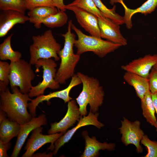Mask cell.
Returning <instances> with one entry per match:
<instances>
[{
    "mask_svg": "<svg viewBox=\"0 0 157 157\" xmlns=\"http://www.w3.org/2000/svg\"><path fill=\"white\" fill-rule=\"evenodd\" d=\"M8 88L0 91V109L5 112L8 118L20 125L30 121L34 117L28 113V101L32 99L28 94H23L17 87Z\"/></svg>",
    "mask_w": 157,
    "mask_h": 157,
    "instance_id": "6da1fadb",
    "label": "cell"
},
{
    "mask_svg": "<svg viewBox=\"0 0 157 157\" xmlns=\"http://www.w3.org/2000/svg\"><path fill=\"white\" fill-rule=\"evenodd\" d=\"M77 74L83 85L82 89L76 99L81 117L87 113V106L89 104L90 112L96 113L103 103L105 93L99 81L80 72Z\"/></svg>",
    "mask_w": 157,
    "mask_h": 157,
    "instance_id": "7a4b0ae2",
    "label": "cell"
},
{
    "mask_svg": "<svg viewBox=\"0 0 157 157\" xmlns=\"http://www.w3.org/2000/svg\"><path fill=\"white\" fill-rule=\"evenodd\" d=\"M72 23V20H70L67 32L61 35L64 38V44L58 53L61 61L55 78V81L61 84H65L66 81L75 74V68L80 58V55L74 51L76 36L71 32Z\"/></svg>",
    "mask_w": 157,
    "mask_h": 157,
    "instance_id": "3957f363",
    "label": "cell"
},
{
    "mask_svg": "<svg viewBox=\"0 0 157 157\" xmlns=\"http://www.w3.org/2000/svg\"><path fill=\"white\" fill-rule=\"evenodd\" d=\"M32 39L33 43L29 48V63L31 65H35L40 59L52 58L56 61L60 59L58 53L61 46L57 42L51 30L45 31L41 35H33Z\"/></svg>",
    "mask_w": 157,
    "mask_h": 157,
    "instance_id": "277c9868",
    "label": "cell"
},
{
    "mask_svg": "<svg viewBox=\"0 0 157 157\" xmlns=\"http://www.w3.org/2000/svg\"><path fill=\"white\" fill-rule=\"evenodd\" d=\"M71 28L78 37V39L75 41L74 46L77 48L76 53L79 55L87 52L91 51L99 57L103 58L122 46L108 40H103L101 38L87 35L73 23Z\"/></svg>",
    "mask_w": 157,
    "mask_h": 157,
    "instance_id": "5b68a950",
    "label": "cell"
},
{
    "mask_svg": "<svg viewBox=\"0 0 157 157\" xmlns=\"http://www.w3.org/2000/svg\"><path fill=\"white\" fill-rule=\"evenodd\" d=\"M10 72L9 76L11 88L15 87L19 88L23 94H28L32 87V81L35 77L31 65L24 59L10 64Z\"/></svg>",
    "mask_w": 157,
    "mask_h": 157,
    "instance_id": "8992f818",
    "label": "cell"
},
{
    "mask_svg": "<svg viewBox=\"0 0 157 157\" xmlns=\"http://www.w3.org/2000/svg\"><path fill=\"white\" fill-rule=\"evenodd\" d=\"M55 61L51 58L40 59L37 61L35 66L37 70L41 67L42 68L43 79L37 85L32 87L28 93L30 98L43 94L47 88L55 90L60 88V84L55 80L57 71V64Z\"/></svg>",
    "mask_w": 157,
    "mask_h": 157,
    "instance_id": "52a82bcc",
    "label": "cell"
},
{
    "mask_svg": "<svg viewBox=\"0 0 157 157\" xmlns=\"http://www.w3.org/2000/svg\"><path fill=\"white\" fill-rule=\"evenodd\" d=\"M121 122V126L119 129L122 135V142L126 146L134 145L138 153H142L143 149L140 143L144 133L140 128V122L137 120L132 122L123 117Z\"/></svg>",
    "mask_w": 157,
    "mask_h": 157,
    "instance_id": "ba28073f",
    "label": "cell"
},
{
    "mask_svg": "<svg viewBox=\"0 0 157 157\" xmlns=\"http://www.w3.org/2000/svg\"><path fill=\"white\" fill-rule=\"evenodd\" d=\"M43 128L42 126L38 127L32 131L31 134L28 139L24 149L25 153L22 157H31L34 153L45 144L51 143L47 150H53L55 142L64 133L62 132L54 134L43 135L42 134Z\"/></svg>",
    "mask_w": 157,
    "mask_h": 157,
    "instance_id": "9c48e42d",
    "label": "cell"
},
{
    "mask_svg": "<svg viewBox=\"0 0 157 157\" xmlns=\"http://www.w3.org/2000/svg\"><path fill=\"white\" fill-rule=\"evenodd\" d=\"M82 83L81 81L76 74H75L71 78L70 82L68 86L65 88L58 91L50 92L46 95L41 94L36 97L31 99V102L28 103V108L30 113L33 117L36 116V110L38 104L42 102L49 100L53 98H59L63 100L66 103L72 99L69 96V93L72 89L74 87Z\"/></svg>",
    "mask_w": 157,
    "mask_h": 157,
    "instance_id": "30bf717a",
    "label": "cell"
},
{
    "mask_svg": "<svg viewBox=\"0 0 157 157\" xmlns=\"http://www.w3.org/2000/svg\"><path fill=\"white\" fill-rule=\"evenodd\" d=\"M67 103V110L65 115L59 122L50 124V128L47 131L48 134L60 132L65 133L82 117L76 100L72 99Z\"/></svg>",
    "mask_w": 157,
    "mask_h": 157,
    "instance_id": "8fae6325",
    "label": "cell"
},
{
    "mask_svg": "<svg viewBox=\"0 0 157 157\" xmlns=\"http://www.w3.org/2000/svg\"><path fill=\"white\" fill-rule=\"evenodd\" d=\"M98 113H93L90 111L88 115L81 117L76 125L65 133L54 142L53 154L55 156L60 148L71 139L77 130L82 127L90 125L94 126L99 129L104 126V124L98 120Z\"/></svg>",
    "mask_w": 157,
    "mask_h": 157,
    "instance_id": "7c38bea8",
    "label": "cell"
},
{
    "mask_svg": "<svg viewBox=\"0 0 157 157\" xmlns=\"http://www.w3.org/2000/svg\"><path fill=\"white\" fill-rule=\"evenodd\" d=\"M65 8L72 11L78 23L91 35L101 38L98 17L79 7L65 5Z\"/></svg>",
    "mask_w": 157,
    "mask_h": 157,
    "instance_id": "4fadbf2b",
    "label": "cell"
},
{
    "mask_svg": "<svg viewBox=\"0 0 157 157\" xmlns=\"http://www.w3.org/2000/svg\"><path fill=\"white\" fill-rule=\"evenodd\" d=\"M157 63V54H148L122 65L121 68L126 72H133L148 78L150 70Z\"/></svg>",
    "mask_w": 157,
    "mask_h": 157,
    "instance_id": "5bb4252c",
    "label": "cell"
},
{
    "mask_svg": "<svg viewBox=\"0 0 157 157\" xmlns=\"http://www.w3.org/2000/svg\"><path fill=\"white\" fill-rule=\"evenodd\" d=\"M98 19L101 38L122 46L127 44V40L121 33L119 25L106 17Z\"/></svg>",
    "mask_w": 157,
    "mask_h": 157,
    "instance_id": "9a60e30c",
    "label": "cell"
},
{
    "mask_svg": "<svg viewBox=\"0 0 157 157\" xmlns=\"http://www.w3.org/2000/svg\"><path fill=\"white\" fill-rule=\"evenodd\" d=\"M47 124L46 115L43 113L38 117H33L30 121L21 125L20 130L10 156L18 157L29 134L35 128L42 126L46 125Z\"/></svg>",
    "mask_w": 157,
    "mask_h": 157,
    "instance_id": "2e32d148",
    "label": "cell"
},
{
    "mask_svg": "<svg viewBox=\"0 0 157 157\" xmlns=\"http://www.w3.org/2000/svg\"><path fill=\"white\" fill-rule=\"evenodd\" d=\"M28 16L13 10L2 11L0 14V37L5 36L17 24H24L29 21Z\"/></svg>",
    "mask_w": 157,
    "mask_h": 157,
    "instance_id": "e0dca14e",
    "label": "cell"
},
{
    "mask_svg": "<svg viewBox=\"0 0 157 157\" xmlns=\"http://www.w3.org/2000/svg\"><path fill=\"white\" fill-rule=\"evenodd\" d=\"M82 135L85 140V147L81 157H97L99 156L100 150H107L110 151L115 149V143L100 142L97 140L96 137H90L86 130L82 131Z\"/></svg>",
    "mask_w": 157,
    "mask_h": 157,
    "instance_id": "ac0fdd59",
    "label": "cell"
},
{
    "mask_svg": "<svg viewBox=\"0 0 157 157\" xmlns=\"http://www.w3.org/2000/svg\"><path fill=\"white\" fill-rule=\"evenodd\" d=\"M123 78L127 83L134 88L137 96L140 100L143 99L146 93L150 91L148 78L128 72H125Z\"/></svg>",
    "mask_w": 157,
    "mask_h": 157,
    "instance_id": "d6986e66",
    "label": "cell"
},
{
    "mask_svg": "<svg viewBox=\"0 0 157 157\" xmlns=\"http://www.w3.org/2000/svg\"><path fill=\"white\" fill-rule=\"evenodd\" d=\"M121 4L124 9V15L123 16L124 24L129 29L132 27L131 18L135 14L140 13L146 15L154 12L157 7V0H147L139 7L134 9L128 8L123 2Z\"/></svg>",
    "mask_w": 157,
    "mask_h": 157,
    "instance_id": "ffe728a7",
    "label": "cell"
},
{
    "mask_svg": "<svg viewBox=\"0 0 157 157\" xmlns=\"http://www.w3.org/2000/svg\"><path fill=\"white\" fill-rule=\"evenodd\" d=\"M58 9L55 6H42L29 10L28 13L29 22L37 28L41 27L42 21L49 16L57 13Z\"/></svg>",
    "mask_w": 157,
    "mask_h": 157,
    "instance_id": "44dd1931",
    "label": "cell"
},
{
    "mask_svg": "<svg viewBox=\"0 0 157 157\" xmlns=\"http://www.w3.org/2000/svg\"><path fill=\"white\" fill-rule=\"evenodd\" d=\"M21 125L7 117L0 123V140L8 142L13 138L17 137Z\"/></svg>",
    "mask_w": 157,
    "mask_h": 157,
    "instance_id": "7402d4cb",
    "label": "cell"
},
{
    "mask_svg": "<svg viewBox=\"0 0 157 157\" xmlns=\"http://www.w3.org/2000/svg\"><path fill=\"white\" fill-rule=\"evenodd\" d=\"M140 100L141 106L143 117L147 122L155 127L157 119L155 115V108L150 91L147 92L143 99Z\"/></svg>",
    "mask_w": 157,
    "mask_h": 157,
    "instance_id": "603a6c76",
    "label": "cell"
},
{
    "mask_svg": "<svg viewBox=\"0 0 157 157\" xmlns=\"http://www.w3.org/2000/svg\"><path fill=\"white\" fill-rule=\"evenodd\" d=\"M12 33L5 39L0 44V59L1 60H9L10 62L17 61L22 56L21 53L12 49L11 44Z\"/></svg>",
    "mask_w": 157,
    "mask_h": 157,
    "instance_id": "cb8c5ba5",
    "label": "cell"
},
{
    "mask_svg": "<svg viewBox=\"0 0 157 157\" xmlns=\"http://www.w3.org/2000/svg\"><path fill=\"white\" fill-rule=\"evenodd\" d=\"M68 18L65 11L58 9L57 13L47 18L42 21V23L51 28L61 27L67 23Z\"/></svg>",
    "mask_w": 157,
    "mask_h": 157,
    "instance_id": "d4e9b609",
    "label": "cell"
},
{
    "mask_svg": "<svg viewBox=\"0 0 157 157\" xmlns=\"http://www.w3.org/2000/svg\"><path fill=\"white\" fill-rule=\"evenodd\" d=\"M96 7L106 17L112 20L119 25L124 24L123 17L115 12L116 6L114 5L112 9L108 8L101 0H93Z\"/></svg>",
    "mask_w": 157,
    "mask_h": 157,
    "instance_id": "484cf974",
    "label": "cell"
},
{
    "mask_svg": "<svg viewBox=\"0 0 157 157\" xmlns=\"http://www.w3.org/2000/svg\"><path fill=\"white\" fill-rule=\"evenodd\" d=\"M67 5L81 8L94 15L98 18L104 19L106 17L96 7L93 0H75Z\"/></svg>",
    "mask_w": 157,
    "mask_h": 157,
    "instance_id": "4316f807",
    "label": "cell"
},
{
    "mask_svg": "<svg viewBox=\"0 0 157 157\" xmlns=\"http://www.w3.org/2000/svg\"><path fill=\"white\" fill-rule=\"evenodd\" d=\"M0 9L13 10L24 14L27 10L24 0H0Z\"/></svg>",
    "mask_w": 157,
    "mask_h": 157,
    "instance_id": "83f0119b",
    "label": "cell"
},
{
    "mask_svg": "<svg viewBox=\"0 0 157 157\" xmlns=\"http://www.w3.org/2000/svg\"><path fill=\"white\" fill-rule=\"evenodd\" d=\"M10 64L7 62L0 61V91L5 90L10 83Z\"/></svg>",
    "mask_w": 157,
    "mask_h": 157,
    "instance_id": "f1b7e54d",
    "label": "cell"
},
{
    "mask_svg": "<svg viewBox=\"0 0 157 157\" xmlns=\"http://www.w3.org/2000/svg\"><path fill=\"white\" fill-rule=\"evenodd\" d=\"M140 143L147 148V150L144 157H157V141L151 140L147 135L144 134Z\"/></svg>",
    "mask_w": 157,
    "mask_h": 157,
    "instance_id": "f546056e",
    "label": "cell"
},
{
    "mask_svg": "<svg viewBox=\"0 0 157 157\" xmlns=\"http://www.w3.org/2000/svg\"><path fill=\"white\" fill-rule=\"evenodd\" d=\"M26 9L31 10L42 6H55L52 0H24Z\"/></svg>",
    "mask_w": 157,
    "mask_h": 157,
    "instance_id": "4dcf8cb0",
    "label": "cell"
},
{
    "mask_svg": "<svg viewBox=\"0 0 157 157\" xmlns=\"http://www.w3.org/2000/svg\"><path fill=\"white\" fill-rule=\"evenodd\" d=\"M150 91L152 94H157V70L154 67L151 70L148 78Z\"/></svg>",
    "mask_w": 157,
    "mask_h": 157,
    "instance_id": "1f68e13d",
    "label": "cell"
},
{
    "mask_svg": "<svg viewBox=\"0 0 157 157\" xmlns=\"http://www.w3.org/2000/svg\"><path fill=\"white\" fill-rule=\"evenodd\" d=\"M11 145V143L10 142H3L0 140V157H8L7 151L9 149Z\"/></svg>",
    "mask_w": 157,
    "mask_h": 157,
    "instance_id": "d6a6232c",
    "label": "cell"
},
{
    "mask_svg": "<svg viewBox=\"0 0 157 157\" xmlns=\"http://www.w3.org/2000/svg\"><path fill=\"white\" fill-rule=\"evenodd\" d=\"M54 5L58 9L65 11L66 10L65 8V5L63 0H52Z\"/></svg>",
    "mask_w": 157,
    "mask_h": 157,
    "instance_id": "836d02e7",
    "label": "cell"
},
{
    "mask_svg": "<svg viewBox=\"0 0 157 157\" xmlns=\"http://www.w3.org/2000/svg\"><path fill=\"white\" fill-rule=\"evenodd\" d=\"M151 96L153 104L155 108L156 113L157 115V94H151ZM155 128H156V131L157 132V118L156 125Z\"/></svg>",
    "mask_w": 157,
    "mask_h": 157,
    "instance_id": "e575fe53",
    "label": "cell"
},
{
    "mask_svg": "<svg viewBox=\"0 0 157 157\" xmlns=\"http://www.w3.org/2000/svg\"><path fill=\"white\" fill-rule=\"evenodd\" d=\"M53 152H50L48 154H47L46 152H44L42 153H37L36 154H33L32 157H51L53 156Z\"/></svg>",
    "mask_w": 157,
    "mask_h": 157,
    "instance_id": "d590c367",
    "label": "cell"
},
{
    "mask_svg": "<svg viewBox=\"0 0 157 157\" xmlns=\"http://www.w3.org/2000/svg\"><path fill=\"white\" fill-rule=\"evenodd\" d=\"M7 117V115L6 113L0 110V123Z\"/></svg>",
    "mask_w": 157,
    "mask_h": 157,
    "instance_id": "8d00e7d4",
    "label": "cell"
},
{
    "mask_svg": "<svg viewBox=\"0 0 157 157\" xmlns=\"http://www.w3.org/2000/svg\"><path fill=\"white\" fill-rule=\"evenodd\" d=\"M122 2H123V0H110V3L112 5L115 3L118 2L121 3Z\"/></svg>",
    "mask_w": 157,
    "mask_h": 157,
    "instance_id": "74e56055",
    "label": "cell"
},
{
    "mask_svg": "<svg viewBox=\"0 0 157 157\" xmlns=\"http://www.w3.org/2000/svg\"><path fill=\"white\" fill-rule=\"evenodd\" d=\"M153 67L157 70V63Z\"/></svg>",
    "mask_w": 157,
    "mask_h": 157,
    "instance_id": "f35d334b",
    "label": "cell"
}]
</instances>
